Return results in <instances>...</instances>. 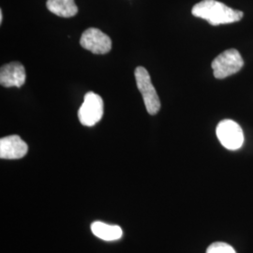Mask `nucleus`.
Returning <instances> with one entry per match:
<instances>
[{
	"instance_id": "9",
	"label": "nucleus",
	"mask_w": 253,
	"mask_h": 253,
	"mask_svg": "<svg viewBox=\"0 0 253 253\" xmlns=\"http://www.w3.org/2000/svg\"><path fill=\"white\" fill-rule=\"evenodd\" d=\"M91 231L96 235L105 241H115L121 238L123 231L118 225H110L101 221H95L91 224Z\"/></svg>"
},
{
	"instance_id": "8",
	"label": "nucleus",
	"mask_w": 253,
	"mask_h": 253,
	"mask_svg": "<svg viewBox=\"0 0 253 253\" xmlns=\"http://www.w3.org/2000/svg\"><path fill=\"white\" fill-rule=\"evenodd\" d=\"M27 79L25 67L19 62H11L2 66L0 70V84L5 87H21Z\"/></svg>"
},
{
	"instance_id": "6",
	"label": "nucleus",
	"mask_w": 253,
	"mask_h": 253,
	"mask_svg": "<svg viewBox=\"0 0 253 253\" xmlns=\"http://www.w3.org/2000/svg\"><path fill=\"white\" fill-rule=\"evenodd\" d=\"M80 43L83 48L96 54H107L112 49L110 37L98 28L91 27L82 34Z\"/></svg>"
},
{
	"instance_id": "4",
	"label": "nucleus",
	"mask_w": 253,
	"mask_h": 253,
	"mask_svg": "<svg viewBox=\"0 0 253 253\" xmlns=\"http://www.w3.org/2000/svg\"><path fill=\"white\" fill-rule=\"evenodd\" d=\"M103 116V100L100 95L88 92L84 95V102L78 111V118L82 125L95 126Z\"/></svg>"
},
{
	"instance_id": "11",
	"label": "nucleus",
	"mask_w": 253,
	"mask_h": 253,
	"mask_svg": "<svg viewBox=\"0 0 253 253\" xmlns=\"http://www.w3.org/2000/svg\"><path fill=\"white\" fill-rule=\"evenodd\" d=\"M207 253H236V252L231 245L224 242H215L208 247Z\"/></svg>"
},
{
	"instance_id": "3",
	"label": "nucleus",
	"mask_w": 253,
	"mask_h": 253,
	"mask_svg": "<svg viewBox=\"0 0 253 253\" xmlns=\"http://www.w3.org/2000/svg\"><path fill=\"white\" fill-rule=\"evenodd\" d=\"M134 75L137 87L144 99L145 108L149 115H156L161 109V100L151 83L149 73L144 67H137Z\"/></svg>"
},
{
	"instance_id": "1",
	"label": "nucleus",
	"mask_w": 253,
	"mask_h": 253,
	"mask_svg": "<svg viewBox=\"0 0 253 253\" xmlns=\"http://www.w3.org/2000/svg\"><path fill=\"white\" fill-rule=\"evenodd\" d=\"M191 13L195 17L207 20L212 26L235 23L244 16L242 11L231 9L217 0L201 1L192 8Z\"/></svg>"
},
{
	"instance_id": "5",
	"label": "nucleus",
	"mask_w": 253,
	"mask_h": 253,
	"mask_svg": "<svg viewBox=\"0 0 253 253\" xmlns=\"http://www.w3.org/2000/svg\"><path fill=\"white\" fill-rule=\"evenodd\" d=\"M220 144L229 150H237L244 144V133L236 122L224 119L218 123L216 129Z\"/></svg>"
},
{
	"instance_id": "7",
	"label": "nucleus",
	"mask_w": 253,
	"mask_h": 253,
	"mask_svg": "<svg viewBox=\"0 0 253 253\" xmlns=\"http://www.w3.org/2000/svg\"><path fill=\"white\" fill-rule=\"evenodd\" d=\"M28 146L18 135H10L0 140V158L2 160H18L27 155Z\"/></svg>"
},
{
	"instance_id": "2",
	"label": "nucleus",
	"mask_w": 253,
	"mask_h": 253,
	"mask_svg": "<svg viewBox=\"0 0 253 253\" xmlns=\"http://www.w3.org/2000/svg\"><path fill=\"white\" fill-rule=\"evenodd\" d=\"M214 76L217 79H224L238 73L244 66V60L235 49H228L218 54L212 62Z\"/></svg>"
},
{
	"instance_id": "12",
	"label": "nucleus",
	"mask_w": 253,
	"mask_h": 253,
	"mask_svg": "<svg viewBox=\"0 0 253 253\" xmlns=\"http://www.w3.org/2000/svg\"><path fill=\"white\" fill-rule=\"evenodd\" d=\"M2 21H3V12L2 10H0V23H2Z\"/></svg>"
},
{
	"instance_id": "10",
	"label": "nucleus",
	"mask_w": 253,
	"mask_h": 253,
	"mask_svg": "<svg viewBox=\"0 0 253 253\" xmlns=\"http://www.w3.org/2000/svg\"><path fill=\"white\" fill-rule=\"evenodd\" d=\"M46 6L49 11L64 18L73 17L78 12L74 0H48Z\"/></svg>"
}]
</instances>
